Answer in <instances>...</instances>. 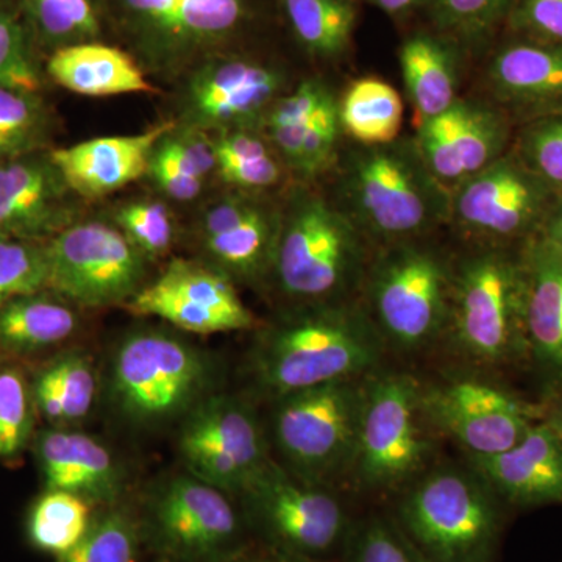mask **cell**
<instances>
[{
  "label": "cell",
  "mask_w": 562,
  "mask_h": 562,
  "mask_svg": "<svg viewBox=\"0 0 562 562\" xmlns=\"http://www.w3.org/2000/svg\"><path fill=\"white\" fill-rule=\"evenodd\" d=\"M171 133L155 147L147 176H150L166 198L177 202H192L202 194L205 180L183 157Z\"/></svg>",
  "instance_id": "46"
},
{
  "label": "cell",
  "mask_w": 562,
  "mask_h": 562,
  "mask_svg": "<svg viewBox=\"0 0 562 562\" xmlns=\"http://www.w3.org/2000/svg\"><path fill=\"white\" fill-rule=\"evenodd\" d=\"M238 497L261 543L306 560H339L355 522L331 487L305 482L272 458Z\"/></svg>",
  "instance_id": "11"
},
{
  "label": "cell",
  "mask_w": 562,
  "mask_h": 562,
  "mask_svg": "<svg viewBox=\"0 0 562 562\" xmlns=\"http://www.w3.org/2000/svg\"><path fill=\"white\" fill-rule=\"evenodd\" d=\"M260 131L280 155L292 181L321 184L344 144L339 95L322 77H305L277 99Z\"/></svg>",
  "instance_id": "19"
},
{
  "label": "cell",
  "mask_w": 562,
  "mask_h": 562,
  "mask_svg": "<svg viewBox=\"0 0 562 562\" xmlns=\"http://www.w3.org/2000/svg\"><path fill=\"white\" fill-rule=\"evenodd\" d=\"M560 192L509 149L450 192L447 228L461 246L524 247L538 238Z\"/></svg>",
  "instance_id": "13"
},
{
  "label": "cell",
  "mask_w": 562,
  "mask_h": 562,
  "mask_svg": "<svg viewBox=\"0 0 562 562\" xmlns=\"http://www.w3.org/2000/svg\"><path fill=\"white\" fill-rule=\"evenodd\" d=\"M79 328V316L61 297L36 292L0 308V349L29 353L57 346Z\"/></svg>",
  "instance_id": "32"
},
{
  "label": "cell",
  "mask_w": 562,
  "mask_h": 562,
  "mask_svg": "<svg viewBox=\"0 0 562 562\" xmlns=\"http://www.w3.org/2000/svg\"><path fill=\"white\" fill-rule=\"evenodd\" d=\"M16 5L33 43L49 54L91 41L113 43L105 0H18Z\"/></svg>",
  "instance_id": "31"
},
{
  "label": "cell",
  "mask_w": 562,
  "mask_h": 562,
  "mask_svg": "<svg viewBox=\"0 0 562 562\" xmlns=\"http://www.w3.org/2000/svg\"><path fill=\"white\" fill-rule=\"evenodd\" d=\"M505 25L513 36L562 46V0H514Z\"/></svg>",
  "instance_id": "47"
},
{
  "label": "cell",
  "mask_w": 562,
  "mask_h": 562,
  "mask_svg": "<svg viewBox=\"0 0 562 562\" xmlns=\"http://www.w3.org/2000/svg\"><path fill=\"white\" fill-rule=\"evenodd\" d=\"M528 369L542 392L562 386V255L538 238L525 244Z\"/></svg>",
  "instance_id": "27"
},
{
  "label": "cell",
  "mask_w": 562,
  "mask_h": 562,
  "mask_svg": "<svg viewBox=\"0 0 562 562\" xmlns=\"http://www.w3.org/2000/svg\"><path fill=\"white\" fill-rule=\"evenodd\" d=\"M214 149L216 173L233 190L271 195L291 179L280 155L258 128L217 133Z\"/></svg>",
  "instance_id": "33"
},
{
  "label": "cell",
  "mask_w": 562,
  "mask_h": 562,
  "mask_svg": "<svg viewBox=\"0 0 562 562\" xmlns=\"http://www.w3.org/2000/svg\"><path fill=\"white\" fill-rule=\"evenodd\" d=\"M157 562H171V561L162 560V558H161V560H158Z\"/></svg>",
  "instance_id": "52"
},
{
  "label": "cell",
  "mask_w": 562,
  "mask_h": 562,
  "mask_svg": "<svg viewBox=\"0 0 562 562\" xmlns=\"http://www.w3.org/2000/svg\"><path fill=\"white\" fill-rule=\"evenodd\" d=\"M387 349L360 303L291 306L261 327L250 373L271 401L335 380L371 375Z\"/></svg>",
  "instance_id": "2"
},
{
  "label": "cell",
  "mask_w": 562,
  "mask_h": 562,
  "mask_svg": "<svg viewBox=\"0 0 562 562\" xmlns=\"http://www.w3.org/2000/svg\"><path fill=\"white\" fill-rule=\"evenodd\" d=\"M344 135L361 146H382L401 138L403 103L391 83L361 77L339 95Z\"/></svg>",
  "instance_id": "34"
},
{
  "label": "cell",
  "mask_w": 562,
  "mask_h": 562,
  "mask_svg": "<svg viewBox=\"0 0 562 562\" xmlns=\"http://www.w3.org/2000/svg\"><path fill=\"white\" fill-rule=\"evenodd\" d=\"M280 210L268 284L291 306L358 302L375 246L319 184L292 181Z\"/></svg>",
  "instance_id": "4"
},
{
  "label": "cell",
  "mask_w": 562,
  "mask_h": 562,
  "mask_svg": "<svg viewBox=\"0 0 562 562\" xmlns=\"http://www.w3.org/2000/svg\"><path fill=\"white\" fill-rule=\"evenodd\" d=\"M280 201L233 190L203 211L199 238L211 265L233 281L268 284L280 228Z\"/></svg>",
  "instance_id": "21"
},
{
  "label": "cell",
  "mask_w": 562,
  "mask_h": 562,
  "mask_svg": "<svg viewBox=\"0 0 562 562\" xmlns=\"http://www.w3.org/2000/svg\"><path fill=\"white\" fill-rule=\"evenodd\" d=\"M465 461L512 512L562 506V438L542 420L505 452Z\"/></svg>",
  "instance_id": "24"
},
{
  "label": "cell",
  "mask_w": 562,
  "mask_h": 562,
  "mask_svg": "<svg viewBox=\"0 0 562 562\" xmlns=\"http://www.w3.org/2000/svg\"><path fill=\"white\" fill-rule=\"evenodd\" d=\"M391 516L428 562H495L509 513L472 465H431Z\"/></svg>",
  "instance_id": "6"
},
{
  "label": "cell",
  "mask_w": 562,
  "mask_h": 562,
  "mask_svg": "<svg viewBox=\"0 0 562 562\" xmlns=\"http://www.w3.org/2000/svg\"><path fill=\"white\" fill-rule=\"evenodd\" d=\"M436 236L390 244L373 254L358 303L387 351L412 355L441 342L453 251Z\"/></svg>",
  "instance_id": "7"
},
{
  "label": "cell",
  "mask_w": 562,
  "mask_h": 562,
  "mask_svg": "<svg viewBox=\"0 0 562 562\" xmlns=\"http://www.w3.org/2000/svg\"><path fill=\"white\" fill-rule=\"evenodd\" d=\"M46 290L44 243L0 238V308L13 299Z\"/></svg>",
  "instance_id": "44"
},
{
  "label": "cell",
  "mask_w": 562,
  "mask_h": 562,
  "mask_svg": "<svg viewBox=\"0 0 562 562\" xmlns=\"http://www.w3.org/2000/svg\"><path fill=\"white\" fill-rule=\"evenodd\" d=\"M47 290L85 306L127 303L146 284L147 258L105 221H77L44 243Z\"/></svg>",
  "instance_id": "15"
},
{
  "label": "cell",
  "mask_w": 562,
  "mask_h": 562,
  "mask_svg": "<svg viewBox=\"0 0 562 562\" xmlns=\"http://www.w3.org/2000/svg\"><path fill=\"white\" fill-rule=\"evenodd\" d=\"M40 375L57 392L66 422L83 419L94 403L98 380L94 366L83 351H70L47 364Z\"/></svg>",
  "instance_id": "45"
},
{
  "label": "cell",
  "mask_w": 562,
  "mask_h": 562,
  "mask_svg": "<svg viewBox=\"0 0 562 562\" xmlns=\"http://www.w3.org/2000/svg\"><path fill=\"white\" fill-rule=\"evenodd\" d=\"M538 239L547 244L550 249L562 255V191L558 194L557 201L547 214Z\"/></svg>",
  "instance_id": "49"
},
{
  "label": "cell",
  "mask_w": 562,
  "mask_h": 562,
  "mask_svg": "<svg viewBox=\"0 0 562 562\" xmlns=\"http://www.w3.org/2000/svg\"><path fill=\"white\" fill-rule=\"evenodd\" d=\"M339 562H428L391 514L355 519Z\"/></svg>",
  "instance_id": "39"
},
{
  "label": "cell",
  "mask_w": 562,
  "mask_h": 562,
  "mask_svg": "<svg viewBox=\"0 0 562 562\" xmlns=\"http://www.w3.org/2000/svg\"><path fill=\"white\" fill-rule=\"evenodd\" d=\"M179 450L191 475L236 497L271 460L257 412L228 394H210L184 416Z\"/></svg>",
  "instance_id": "17"
},
{
  "label": "cell",
  "mask_w": 562,
  "mask_h": 562,
  "mask_svg": "<svg viewBox=\"0 0 562 562\" xmlns=\"http://www.w3.org/2000/svg\"><path fill=\"white\" fill-rule=\"evenodd\" d=\"M113 224L147 260L168 254L176 239V221L171 211L165 203L151 199L122 203L114 211Z\"/></svg>",
  "instance_id": "43"
},
{
  "label": "cell",
  "mask_w": 562,
  "mask_h": 562,
  "mask_svg": "<svg viewBox=\"0 0 562 562\" xmlns=\"http://www.w3.org/2000/svg\"><path fill=\"white\" fill-rule=\"evenodd\" d=\"M94 505L66 491L46 490L33 503L25 532L33 549L58 558L85 538L94 519Z\"/></svg>",
  "instance_id": "35"
},
{
  "label": "cell",
  "mask_w": 562,
  "mask_h": 562,
  "mask_svg": "<svg viewBox=\"0 0 562 562\" xmlns=\"http://www.w3.org/2000/svg\"><path fill=\"white\" fill-rule=\"evenodd\" d=\"M273 7L308 60L335 65L349 55L358 16L353 0H273Z\"/></svg>",
  "instance_id": "30"
},
{
  "label": "cell",
  "mask_w": 562,
  "mask_h": 562,
  "mask_svg": "<svg viewBox=\"0 0 562 562\" xmlns=\"http://www.w3.org/2000/svg\"><path fill=\"white\" fill-rule=\"evenodd\" d=\"M438 438L422 403L420 380L380 368L366 382L346 482L366 494H398L431 468Z\"/></svg>",
  "instance_id": "8"
},
{
  "label": "cell",
  "mask_w": 562,
  "mask_h": 562,
  "mask_svg": "<svg viewBox=\"0 0 562 562\" xmlns=\"http://www.w3.org/2000/svg\"><path fill=\"white\" fill-rule=\"evenodd\" d=\"M49 125V110L38 94L0 88V161L35 154Z\"/></svg>",
  "instance_id": "38"
},
{
  "label": "cell",
  "mask_w": 562,
  "mask_h": 562,
  "mask_svg": "<svg viewBox=\"0 0 562 562\" xmlns=\"http://www.w3.org/2000/svg\"><path fill=\"white\" fill-rule=\"evenodd\" d=\"M328 195L375 249L447 228L450 192L425 165L413 136L382 146L347 140Z\"/></svg>",
  "instance_id": "1"
},
{
  "label": "cell",
  "mask_w": 562,
  "mask_h": 562,
  "mask_svg": "<svg viewBox=\"0 0 562 562\" xmlns=\"http://www.w3.org/2000/svg\"><path fill=\"white\" fill-rule=\"evenodd\" d=\"M369 5L382 10L387 16L403 18L417 10H425L431 0H364Z\"/></svg>",
  "instance_id": "51"
},
{
  "label": "cell",
  "mask_w": 562,
  "mask_h": 562,
  "mask_svg": "<svg viewBox=\"0 0 562 562\" xmlns=\"http://www.w3.org/2000/svg\"><path fill=\"white\" fill-rule=\"evenodd\" d=\"M225 562H319L295 557V554L281 552L279 549L266 546V543H250L241 553Z\"/></svg>",
  "instance_id": "48"
},
{
  "label": "cell",
  "mask_w": 562,
  "mask_h": 562,
  "mask_svg": "<svg viewBox=\"0 0 562 562\" xmlns=\"http://www.w3.org/2000/svg\"><path fill=\"white\" fill-rule=\"evenodd\" d=\"M516 124L483 95H461L413 136L425 165L452 192L512 149Z\"/></svg>",
  "instance_id": "20"
},
{
  "label": "cell",
  "mask_w": 562,
  "mask_h": 562,
  "mask_svg": "<svg viewBox=\"0 0 562 562\" xmlns=\"http://www.w3.org/2000/svg\"><path fill=\"white\" fill-rule=\"evenodd\" d=\"M35 409L32 386L24 373L0 368V460H13L29 446Z\"/></svg>",
  "instance_id": "42"
},
{
  "label": "cell",
  "mask_w": 562,
  "mask_h": 562,
  "mask_svg": "<svg viewBox=\"0 0 562 562\" xmlns=\"http://www.w3.org/2000/svg\"><path fill=\"white\" fill-rule=\"evenodd\" d=\"M177 127L166 121L135 135L102 136L49 154L63 179L80 199H101L149 172L155 147Z\"/></svg>",
  "instance_id": "25"
},
{
  "label": "cell",
  "mask_w": 562,
  "mask_h": 562,
  "mask_svg": "<svg viewBox=\"0 0 562 562\" xmlns=\"http://www.w3.org/2000/svg\"><path fill=\"white\" fill-rule=\"evenodd\" d=\"M33 46L16 3L0 0V88L38 94L43 80Z\"/></svg>",
  "instance_id": "40"
},
{
  "label": "cell",
  "mask_w": 562,
  "mask_h": 562,
  "mask_svg": "<svg viewBox=\"0 0 562 562\" xmlns=\"http://www.w3.org/2000/svg\"><path fill=\"white\" fill-rule=\"evenodd\" d=\"M74 198L49 154L0 161V238L49 241L76 224Z\"/></svg>",
  "instance_id": "22"
},
{
  "label": "cell",
  "mask_w": 562,
  "mask_h": 562,
  "mask_svg": "<svg viewBox=\"0 0 562 562\" xmlns=\"http://www.w3.org/2000/svg\"><path fill=\"white\" fill-rule=\"evenodd\" d=\"M213 379L198 346L162 328H139L114 350L110 392L125 419L150 427L187 416L209 397Z\"/></svg>",
  "instance_id": "9"
},
{
  "label": "cell",
  "mask_w": 562,
  "mask_h": 562,
  "mask_svg": "<svg viewBox=\"0 0 562 562\" xmlns=\"http://www.w3.org/2000/svg\"><path fill=\"white\" fill-rule=\"evenodd\" d=\"M138 517L144 543L171 562H225L251 543L232 495L194 475L157 487Z\"/></svg>",
  "instance_id": "12"
},
{
  "label": "cell",
  "mask_w": 562,
  "mask_h": 562,
  "mask_svg": "<svg viewBox=\"0 0 562 562\" xmlns=\"http://www.w3.org/2000/svg\"><path fill=\"white\" fill-rule=\"evenodd\" d=\"M133 314L158 317L194 335L260 328L235 281L213 265L176 258L125 303Z\"/></svg>",
  "instance_id": "18"
},
{
  "label": "cell",
  "mask_w": 562,
  "mask_h": 562,
  "mask_svg": "<svg viewBox=\"0 0 562 562\" xmlns=\"http://www.w3.org/2000/svg\"><path fill=\"white\" fill-rule=\"evenodd\" d=\"M422 403L432 428L460 443L465 457L505 452L539 420L538 403L476 371L422 382Z\"/></svg>",
  "instance_id": "16"
},
{
  "label": "cell",
  "mask_w": 562,
  "mask_h": 562,
  "mask_svg": "<svg viewBox=\"0 0 562 562\" xmlns=\"http://www.w3.org/2000/svg\"><path fill=\"white\" fill-rule=\"evenodd\" d=\"M46 69L55 83L88 98L155 91L139 61L111 41H91L50 52Z\"/></svg>",
  "instance_id": "28"
},
{
  "label": "cell",
  "mask_w": 562,
  "mask_h": 562,
  "mask_svg": "<svg viewBox=\"0 0 562 562\" xmlns=\"http://www.w3.org/2000/svg\"><path fill=\"white\" fill-rule=\"evenodd\" d=\"M35 454L46 490L70 492L99 508L120 503V465L90 435L66 428L43 430L35 439Z\"/></svg>",
  "instance_id": "26"
},
{
  "label": "cell",
  "mask_w": 562,
  "mask_h": 562,
  "mask_svg": "<svg viewBox=\"0 0 562 562\" xmlns=\"http://www.w3.org/2000/svg\"><path fill=\"white\" fill-rule=\"evenodd\" d=\"M538 408L539 420L549 425L562 438V386L542 392Z\"/></svg>",
  "instance_id": "50"
},
{
  "label": "cell",
  "mask_w": 562,
  "mask_h": 562,
  "mask_svg": "<svg viewBox=\"0 0 562 562\" xmlns=\"http://www.w3.org/2000/svg\"><path fill=\"white\" fill-rule=\"evenodd\" d=\"M512 150L539 179L562 191V113L520 124Z\"/></svg>",
  "instance_id": "41"
},
{
  "label": "cell",
  "mask_w": 562,
  "mask_h": 562,
  "mask_svg": "<svg viewBox=\"0 0 562 562\" xmlns=\"http://www.w3.org/2000/svg\"><path fill=\"white\" fill-rule=\"evenodd\" d=\"M483 98L514 124L562 113V46L514 36L492 52Z\"/></svg>",
  "instance_id": "23"
},
{
  "label": "cell",
  "mask_w": 562,
  "mask_h": 562,
  "mask_svg": "<svg viewBox=\"0 0 562 562\" xmlns=\"http://www.w3.org/2000/svg\"><path fill=\"white\" fill-rule=\"evenodd\" d=\"M514 0H431L425 13L431 31L462 52L487 43L506 24Z\"/></svg>",
  "instance_id": "37"
},
{
  "label": "cell",
  "mask_w": 562,
  "mask_h": 562,
  "mask_svg": "<svg viewBox=\"0 0 562 562\" xmlns=\"http://www.w3.org/2000/svg\"><path fill=\"white\" fill-rule=\"evenodd\" d=\"M524 247L453 251L449 316L439 344L471 371L492 375L528 369Z\"/></svg>",
  "instance_id": "3"
},
{
  "label": "cell",
  "mask_w": 562,
  "mask_h": 562,
  "mask_svg": "<svg viewBox=\"0 0 562 562\" xmlns=\"http://www.w3.org/2000/svg\"><path fill=\"white\" fill-rule=\"evenodd\" d=\"M143 546L138 514L116 503L99 508L85 538L55 562H136Z\"/></svg>",
  "instance_id": "36"
},
{
  "label": "cell",
  "mask_w": 562,
  "mask_h": 562,
  "mask_svg": "<svg viewBox=\"0 0 562 562\" xmlns=\"http://www.w3.org/2000/svg\"><path fill=\"white\" fill-rule=\"evenodd\" d=\"M183 77V125L206 133L260 131L273 103L291 88L290 70L258 43L220 52Z\"/></svg>",
  "instance_id": "14"
},
{
  "label": "cell",
  "mask_w": 562,
  "mask_h": 562,
  "mask_svg": "<svg viewBox=\"0 0 562 562\" xmlns=\"http://www.w3.org/2000/svg\"><path fill=\"white\" fill-rule=\"evenodd\" d=\"M368 376L335 380L273 401L272 439L288 471L321 486L346 482Z\"/></svg>",
  "instance_id": "10"
},
{
  "label": "cell",
  "mask_w": 562,
  "mask_h": 562,
  "mask_svg": "<svg viewBox=\"0 0 562 562\" xmlns=\"http://www.w3.org/2000/svg\"><path fill=\"white\" fill-rule=\"evenodd\" d=\"M105 7L113 43L162 77L258 43L276 11L273 0H105Z\"/></svg>",
  "instance_id": "5"
},
{
  "label": "cell",
  "mask_w": 562,
  "mask_h": 562,
  "mask_svg": "<svg viewBox=\"0 0 562 562\" xmlns=\"http://www.w3.org/2000/svg\"><path fill=\"white\" fill-rule=\"evenodd\" d=\"M461 57L453 41L432 31L414 32L403 41L398 60L417 124L438 116L461 98Z\"/></svg>",
  "instance_id": "29"
}]
</instances>
